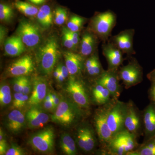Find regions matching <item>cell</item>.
I'll return each instance as SVG.
<instances>
[{"mask_svg":"<svg viewBox=\"0 0 155 155\" xmlns=\"http://www.w3.org/2000/svg\"><path fill=\"white\" fill-rule=\"evenodd\" d=\"M51 116V121L63 126L78 125L88 116L89 111L81 109L70 98L61 97V102Z\"/></svg>","mask_w":155,"mask_h":155,"instance_id":"1","label":"cell"},{"mask_svg":"<svg viewBox=\"0 0 155 155\" xmlns=\"http://www.w3.org/2000/svg\"><path fill=\"white\" fill-rule=\"evenodd\" d=\"M116 99H113L110 102L99 106L94 111L93 116V125L97 135L100 143L98 155H104L108 144L113 137L112 132L108 125V114Z\"/></svg>","mask_w":155,"mask_h":155,"instance_id":"2","label":"cell"},{"mask_svg":"<svg viewBox=\"0 0 155 155\" xmlns=\"http://www.w3.org/2000/svg\"><path fill=\"white\" fill-rule=\"evenodd\" d=\"M59 44L54 35L49 36L39 48L36 59L40 71L43 75L52 72L59 57Z\"/></svg>","mask_w":155,"mask_h":155,"instance_id":"3","label":"cell"},{"mask_svg":"<svg viewBox=\"0 0 155 155\" xmlns=\"http://www.w3.org/2000/svg\"><path fill=\"white\" fill-rule=\"evenodd\" d=\"M117 16L111 10L98 12L91 19L88 29L98 37L101 41L106 42L111 37L116 24Z\"/></svg>","mask_w":155,"mask_h":155,"instance_id":"4","label":"cell"},{"mask_svg":"<svg viewBox=\"0 0 155 155\" xmlns=\"http://www.w3.org/2000/svg\"><path fill=\"white\" fill-rule=\"evenodd\" d=\"M138 137L126 129L112 137L104 155H128L140 145Z\"/></svg>","mask_w":155,"mask_h":155,"instance_id":"5","label":"cell"},{"mask_svg":"<svg viewBox=\"0 0 155 155\" xmlns=\"http://www.w3.org/2000/svg\"><path fill=\"white\" fill-rule=\"evenodd\" d=\"M66 91L70 98L81 109L89 111L92 105L90 87L87 86L81 77L70 76Z\"/></svg>","mask_w":155,"mask_h":155,"instance_id":"6","label":"cell"},{"mask_svg":"<svg viewBox=\"0 0 155 155\" xmlns=\"http://www.w3.org/2000/svg\"><path fill=\"white\" fill-rule=\"evenodd\" d=\"M76 129L75 141L81 151L89 153L94 151L97 147L100 149L99 141L93 125L83 120L77 125Z\"/></svg>","mask_w":155,"mask_h":155,"instance_id":"7","label":"cell"},{"mask_svg":"<svg viewBox=\"0 0 155 155\" xmlns=\"http://www.w3.org/2000/svg\"><path fill=\"white\" fill-rule=\"evenodd\" d=\"M128 63L118 70L120 81L127 89L141 83L143 80V69L136 58L129 57Z\"/></svg>","mask_w":155,"mask_h":155,"instance_id":"8","label":"cell"},{"mask_svg":"<svg viewBox=\"0 0 155 155\" xmlns=\"http://www.w3.org/2000/svg\"><path fill=\"white\" fill-rule=\"evenodd\" d=\"M54 128L47 127L32 134L29 139L28 143L35 151L49 153L54 150Z\"/></svg>","mask_w":155,"mask_h":155,"instance_id":"9","label":"cell"},{"mask_svg":"<svg viewBox=\"0 0 155 155\" xmlns=\"http://www.w3.org/2000/svg\"><path fill=\"white\" fill-rule=\"evenodd\" d=\"M127 102L115 100L108 114L107 122L113 137L125 129V122Z\"/></svg>","mask_w":155,"mask_h":155,"instance_id":"10","label":"cell"},{"mask_svg":"<svg viewBox=\"0 0 155 155\" xmlns=\"http://www.w3.org/2000/svg\"><path fill=\"white\" fill-rule=\"evenodd\" d=\"M125 127L126 130L137 137L143 136V122L142 111H140L133 101L127 102V110Z\"/></svg>","mask_w":155,"mask_h":155,"instance_id":"11","label":"cell"},{"mask_svg":"<svg viewBox=\"0 0 155 155\" xmlns=\"http://www.w3.org/2000/svg\"><path fill=\"white\" fill-rule=\"evenodd\" d=\"M16 35L21 38L22 42L28 48L35 47L41 41V33L38 27L27 19L20 20L16 30Z\"/></svg>","mask_w":155,"mask_h":155,"instance_id":"12","label":"cell"},{"mask_svg":"<svg viewBox=\"0 0 155 155\" xmlns=\"http://www.w3.org/2000/svg\"><path fill=\"white\" fill-rule=\"evenodd\" d=\"M118 71L105 70L102 74L94 81L107 89L112 97L116 100L119 99L122 91V86L119 83L120 80Z\"/></svg>","mask_w":155,"mask_h":155,"instance_id":"13","label":"cell"},{"mask_svg":"<svg viewBox=\"0 0 155 155\" xmlns=\"http://www.w3.org/2000/svg\"><path fill=\"white\" fill-rule=\"evenodd\" d=\"M134 34V29L128 28L122 31L114 36H111L109 40L129 58L136 54L133 47Z\"/></svg>","mask_w":155,"mask_h":155,"instance_id":"14","label":"cell"},{"mask_svg":"<svg viewBox=\"0 0 155 155\" xmlns=\"http://www.w3.org/2000/svg\"><path fill=\"white\" fill-rule=\"evenodd\" d=\"M102 49L103 55L107 62V69L118 71L125 60L124 54L110 40L103 43Z\"/></svg>","mask_w":155,"mask_h":155,"instance_id":"15","label":"cell"},{"mask_svg":"<svg viewBox=\"0 0 155 155\" xmlns=\"http://www.w3.org/2000/svg\"><path fill=\"white\" fill-rule=\"evenodd\" d=\"M34 69L33 59L31 56L26 54L10 64L7 69L6 73L10 77L24 76L30 74Z\"/></svg>","mask_w":155,"mask_h":155,"instance_id":"16","label":"cell"},{"mask_svg":"<svg viewBox=\"0 0 155 155\" xmlns=\"http://www.w3.org/2000/svg\"><path fill=\"white\" fill-rule=\"evenodd\" d=\"M100 41L98 37L87 28L81 35L78 53L86 59L97 51Z\"/></svg>","mask_w":155,"mask_h":155,"instance_id":"17","label":"cell"},{"mask_svg":"<svg viewBox=\"0 0 155 155\" xmlns=\"http://www.w3.org/2000/svg\"><path fill=\"white\" fill-rule=\"evenodd\" d=\"M31 82L33 89L27 104L30 107L38 106L43 101L47 94V81L43 77L35 76Z\"/></svg>","mask_w":155,"mask_h":155,"instance_id":"18","label":"cell"},{"mask_svg":"<svg viewBox=\"0 0 155 155\" xmlns=\"http://www.w3.org/2000/svg\"><path fill=\"white\" fill-rule=\"evenodd\" d=\"M25 118L27 125L31 129L42 127L50 119L49 115L39 105L30 107L25 114Z\"/></svg>","mask_w":155,"mask_h":155,"instance_id":"19","label":"cell"},{"mask_svg":"<svg viewBox=\"0 0 155 155\" xmlns=\"http://www.w3.org/2000/svg\"><path fill=\"white\" fill-rule=\"evenodd\" d=\"M65 65L71 76L81 77L84 70L85 59L78 53L67 51L64 53Z\"/></svg>","mask_w":155,"mask_h":155,"instance_id":"20","label":"cell"},{"mask_svg":"<svg viewBox=\"0 0 155 155\" xmlns=\"http://www.w3.org/2000/svg\"><path fill=\"white\" fill-rule=\"evenodd\" d=\"M142 111L144 140L155 137V104L150 101Z\"/></svg>","mask_w":155,"mask_h":155,"instance_id":"21","label":"cell"},{"mask_svg":"<svg viewBox=\"0 0 155 155\" xmlns=\"http://www.w3.org/2000/svg\"><path fill=\"white\" fill-rule=\"evenodd\" d=\"M92 84L90 87L92 104L99 107L106 104L112 101L113 98L107 89L95 81H93Z\"/></svg>","mask_w":155,"mask_h":155,"instance_id":"22","label":"cell"},{"mask_svg":"<svg viewBox=\"0 0 155 155\" xmlns=\"http://www.w3.org/2000/svg\"><path fill=\"white\" fill-rule=\"evenodd\" d=\"M26 123L25 116L18 110L11 111L8 114L6 119V127L10 132L14 134L21 132Z\"/></svg>","mask_w":155,"mask_h":155,"instance_id":"23","label":"cell"},{"mask_svg":"<svg viewBox=\"0 0 155 155\" xmlns=\"http://www.w3.org/2000/svg\"><path fill=\"white\" fill-rule=\"evenodd\" d=\"M104 71L100 62L97 51L85 59L84 71L92 78L93 81L99 77Z\"/></svg>","mask_w":155,"mask_h":155,"instance_id":"24","label":"cell"},{"mask_svg":"<svg viewBox=\"0 0 155 155\" xmlns=\"http://www.w3.org/2000/svg\"><path fill=\"white\" fill-rule=\"evenodd\" d=\"M3 47L5 54L12 57L21 55L25 51V45L17 35L8 38Z\"/></svg>","mask_w":155,"mask_h":155,"instance_id":"25","label":"cell"},{"mask_svg":"<svg viewBox=\"0 0 155 155\" xmlns=\"http://www.w3.org/2000/svg\"><path fill=\"white\" fill-rule=\"evenodd\" d=\"M60 147L65 154L75 155L78 153L77 144L75 140L69 134L64 133L61 135Z\"/></svg>","mask_w":155,"mask_h":155,"instance_id":"26","label":"cell"},{"mask_svg":"<svg viewBox=\"0 0 155 155\" xmlns=\"http://www.w3.org/2000/svg\"><path fill=\"white\" fill-rule=\"evenodd\" d=\"M37 19L43 28H50L53 23V14L49 6L44 5L39 9L37 14Z\"/></svg>","mask_w":155,"mask_h":155,"instance_id":"27","label":"cell"},{"mask_svg":"<svg viewBox=\"0 0 155 155\" xmlns=\"http://www.w3.org/2000/svg\"><path fill=\"white\" fill-rule=\"evenodd\" d=\"M128 155H155V137L143 141L137 149Z\"/></svg>","mask_w":155,"mask_h":155,"instance_id":"28","label":"cell"},{"mask_svg":"<svg viewBox=\"0 0 155 155\" xmlns=\"http://www.w3.org/2000/svg\"><path fill=\"white\" fill-rule=\"evenodd\" d=\"M14 5L18 11L27 17L37 16L39 10L36 7L26 2L17 1Z\"/></svg>","mask_w":155,"mask_h":155,"instance_id":"29","label":"cell"},{"mask_svg":"<svg viewBox=\"0 0 155 155\" xmlns=\"http://www.w3.org/2000/svg\"><path fill=\"white\" fill-rule=\"evenodd\" d=\"M86 22V18L77 15H73L68 20L67 28L73 32H81Z\"/></svg>","mask_w":155,"mask_h":155,"instance_id":"30","label":"cell"},{"mask_svg":"<svg viewBox=\"0 0 155 155\" xmlns=\"http://www.w3.org/2000/svg\"><path fill=\"white\" fill-rule=\"evenodd\" d=\"M12 101L10 86L6 82L1 84L0 87V104L1 107L8 105Z\"/></svg>","mask_w":155,"mask_h":155,"instance_id":"31","label":"cell"},{"mask_svg":"<svg viewBox=\"0 0 155 155\" xmlns=\"http://www.w3.org/2000/svg\"><path fill=\"white\" fill-rule=\"evenodd\" d=\"M14 11L12 7L5 3L0 4V20L1 22L9 23L14 17Z\"/></svg>","mask_w":155,"mask_h":155,"instance_id":"32","label":"cell"},{"mask_svg":"<svg viewBox=\"0 0 155 155\" xmlns=\"http://www.w3.org/2000/svg\"><path fill=\"white\" fill-rule=\"evenodd\" d=\"M28 95L22 92H15L13 101V107L16 109L23 108L28 103Z\"/></svg>","mask_w":155,"mask_h":155,"instance_id":"33","label":"cell"},{"mask_svg":"<svg viewBox=\"0 0 155 155\" xmlns=\"http://www.w3.org/2000/svg\"><path fill=\"white\" fill-rule=\"evenodd\" d=\"M67 10L62 7H58L54 11V22L56 25H63L67 21Z\"/></svg>","mask_w":155,"mask_h":155,"instance_id":"34","label":"cell"},{"mask_svg":"<svg viewBox=\"0 0 155 155\" xmlns=\"http://www.w3.org/2000/svg\"><path fill=\"white\" fill-rule=\"evenodd\" d=\"M62 32H63L62 40H63V44L64 46L69 49L74 51H77V49L75 47L71 38L66 30V28L65 27L63 28Z\"/></svg>","mask_w":155,"mask_h":155,"instance_id":"35","label":"cell"},{"mask_svg":"<svg viewBox=\"0 0 155 155\" xmlns=\"http://www.w3.org/2000/svg\"><path fill=\"white\" fill-rule=\"evenodd\" d=\"M26 75L15 77L13 80V89L15 92H21Z\"/></svg>","mask_w":155,"mask_h":155,"instance_id":"36","label":"cell"},{"mask_svg":"<svg viewBox=\"0 0 155 155\" xmlns=\"http://www.w3.org/2000/svg\"><path fill=\"white\" fill-rule=\"evenodd\" d=\"M26 154L23 149L15 144H12L6 152V155H24Z\"/></svg>","mask_w":155,"mask_h":155,"instance_id":"37","label":"cell"},{"mask_svg":"<svg viewBox=\"0 0 155 155\" xmlns=\"http://www.w3.org/2000/svg\"><path fill=\"white\" fill-rule=\"evenodd\" d=\"M32 88V84L31 81L29 78L26 76L21 92L24 94L28 95L31 91Z\"/></svg>","mask_w":155,"mask_h":155,"instance_id":"38","label":"cell"},{"mask_svg":"<svg viewBox=\"0 0 155 155\" xmlns=\"http://www.w3.org/2000/svg\"><path fill=\"white\" fill-rule=\"evenodd\" d=\"M8 31L5 26L1 25L0 26V44L1 47H3L5 42L7 39Z\"/></svg>","mask_w":155,"mask_h":155,"instance_id":"39","label":"cell"},{"mask_svg":"<svg viewBox=\"0 0 155 155\" xmlns=\"http://www.w3.org/2000/svg\"><path fill=\"white\" fill-rule=\"evenodd\" d=\"M148 93L150 101L155 104V82H151Z\"/></svg>","mask_w":155,"mask_h":155,"instance_id":"40","label":"cell"},{"mask_svg":"<svg viewBox=\"0 0 155 155\" xmlns=\"http://www.w3.org/2000/svg\"><path fill=\"white\" fill-rule=\"evenodd\" d=\"M43 107L45 110L51 112H54V104L52 101H43Z\"/></svg>","mask_w":155,"mask_h":155,"instance_id":"41","label":"cell"},{"mask_svg":"<svg viewBox=\"0 0 155 155\" xmlns=\"http://www.w3.org/2000/svg\"><path fill=\"white\" fill-rule=\"evenodd\" d=\"M8 149L7 142L5 138L0 140V155H5Z\"/></svg>","mask_w":155,"mask_h":155,"instance_id":"42","label":"cell"},{"mask_svg":"<svg viewBox=\"0 0 155 155\" xmlns=\"http://www.w3.org/2000/svg\"><path fill=\"white\" fill-rule=\"evenodd\" d=\"M60 67V71L62 75H63L64 78L66 79V78L69 75V73L68 69L66 65H64L63 64H60L59 66Z\"/></svg>","mask_w":155,"mask_h":155,"instance_id":"43","label":"cell"},{"mask_svg":"<svg viewBox=\"0 0 155 155\" xmlns=\"http://www.w3.org/2000/svg\"><path fill=\"white\" fill-rule=\"evenodd\" d=\"M147 76L151 82H155V69L149 72Z\"/></svg>","mask_w":155,"mask_h":155,"instance_id":"44","label":"cell"},{"mask_svg":"<svg viewBox=\"0 0 155 155\" xmlns=\"http://www.w3.org/2000/svg\"><path fill=\"white\" fill-rule=\"evenodd\" d=\"M28 1L34 5H39L45 2L47 0H28Z\"/></svg>","mask_w":155,"mask_h":155,"instance_id":"45","label":"cell"},{"mask_svg":"<svg viewBox=\"0 0 155 155\" xmlns=\"http://www.w3.org/2000/svg\"><path fill=\"white\" fill-rule=\"evenodd\" d=\"M60 74V69L59 68V66L58 67L56 68L55 70L54 71V73H53V75H54V77L56 78V79H58V76Z\"/></svg>","mask_w":155,"mask_h":155,"instance_id":"46","label":"cell"},{"mask_svg":"<svg viewBox=\"0 0 155 155\" xmlns=\"http://www.w3.org/2000/svg\"><path fill=\"white\" fill-rule=\"evenodd\" d=\"M44 101H52L51 92H48L47 94L46 95L45 97V98Z\"/></svg>","mask_w":155,"mask_h":155,"instance_id":"47","label":"cell"},{"mask_svg":"<svg viewBox=\"0 0 155 155\" xmlns=\"http://www.w3.org/2000/svg\"><path fill=\"white\" fill-rule=\"evenodd\" d=\"M60 68V67H59ZM65 78H64L63 75H62V74H61V71H60V74L59 75V76H58V79L57 80H58V81H59L60 83H61V82H63V81H64V80H65Z\"/></svg>","mask_w":155,"mask_h":155,"instance_id":"48","label":"cell"}]
</instances>
